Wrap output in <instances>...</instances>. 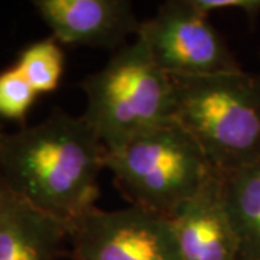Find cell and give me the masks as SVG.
Returning a JSON list of instances; mask_svg holds the SVG:
<instances>
[{
    "mask_svg": "<svg viewBox=\"0 0 260 260\" xmlns=\"http://www.w3.org/2000/svg\"><path fill=\"white\" fill-rule=\"evenodd\" d=\"M106 148L83 116L55 109L0 142V178L10 192L68 224L95 207Z\"/></svg>",
    "mask_w": 260,
    "mask_h": 260,
    "instance_id": "cell-1",
    "label": "cell"
},
{
    "mask_svg": "<svg viewBox=\"0 0 260 260\" xmlns=\"http://www.w3.org/2000/svg\"><path fill=\"white\" fill-rule=\"evenodd\" d=\"M175 120L215 171L229 174L260 159V75H171Z\"/></svg>",
    "mask_w": 260,
    "mask_h": 260,
    "instance_id": "cell-2",
    "label": "cell"
},
{
    "mask_svg": "<svg viewBox=\"0 0 260 260\" xmlns=\"http://www.w3.org/2000/svg\"><path fill=\"white\" fill-rule=\"evenodd\" d=\"M81 88L87 97L83 117L106 150L175 120L172 77L155 62L140 34L88 75Z\"/></svg>",
    "mask_w": 260,
    "mask_h": 260,
    "instance_id": "cell-3",
    "label": "cell"
},
{
    "mask_svg": "<svg viewBox=\"0 0 260 260\" xmlns=\"http://www.w3.org/2000/svg\"><path fill=\"white\" fill-rule=\"evenodd\" d=\"M104 168L130 205L168 217L218 172L177 120L106 150Z\"/></svg>",
    "mask_w": 260,
    "mask_h": 260,
    "instance_id": "cell-4",
    "label": "cell"
},
{
    "mask_svg": "<svg viewBox=\"0 0 260 260\" xmlns=\"http://www.w3.org/2000/svg\"><path fill=\"white\" fill-rule=\"evenodd\" d=\"M73 260H181L168 215L130 205L97 207L68 224Z\"/></svg>",
    "mask_w": 260,
    "mask_h": 260,
    "instance_id": "cell-5",
    "label": "cell"
},
{
    "mask_svg": "<svg viewBox=\"0 0 260 260\" xmlns=\"http://www.w3.org/2000/svg\"><path fill=\"white\" fill-rule=\"evenodd\" d=\"M139 34L155 62L169 75H213L243 70L208 16L191 0H168Z\"/></svg>",
    "mask_w": 260,
    "mask_h": 260,
    "instance_id": "cell-6",
    "label": "cell"
},
{
    "mask_svg": "<svg viewBox=\"0 0 260 260\" xmlns=\"http://www.w3.org/2000/svg\"><path fill=\"white\" fill-rule=\"evenodd\" d=\"M34 6L59 44L119 51L139 34L127 0H37Z\"/></svg>",
    "mask_w": 260,
    "mask_h": 260,
    "instance_id": "cell-7",
    "label": "cell"
},
{
    "mask_svg": "<svg viewBox=\"0 0 260 260\" xmlns=\"http://www.w3.org/2000/svg\"><path fill=\"white\" fill-rule=\"evenodd\" d=\"M169 218L181 260H242L240 242L224 203L220 172Z\"/></svg>",
    "mask_w": 260,
    "mask_h": 260,
    "instance_id": "cell-8",
    "label": "cell"
},
{
    "mask_svg": "<svg viewBox=\"0 0 260 260\" xmlns=\"http://www.w3.org/2000/svg\"><path fill=\"white\" fill-rule=\"evenodd\" d=\"M67 243V224L8 189L0 204V260H58Z\"/></svg>",
    "mask_w": 260,
    "mask_h": 260,
    "instance_id": "cell-9",
    "label": "cell"
},
{
    "mask_svg": "<svg viewBox=\"0 0 260 260\" xmlns=\"http://www.w3.org/2000/svg\"><path fill=\"white\" fill-rule=\"evenodd\" d=\"M223 195L240 242L242 260H260V159L221 174Z\"/></svg>",
    "mask_w": 260,
    "mask_h": 260,
    "instance_id": "cell-10",
    "label": "cell"
},
{
    "mask_svg": "<svg viewBox=\"0 0 260 260\" xmlns=\"http://www.w3.org/2000/svg\"><path fill=\"white\" fill-rule=\"evenodd\" d=\"M64 52L55 38H45L26 47L19 55L16 67L38 94L58 88L64 73Z\"/></svg>",
    "mask_w": 260,
    "mask_h": 260,
    "instance_id": "cell-11",
    "label": "cell"
},
{
    "mask_svg": "<svg viewBox=\"0 0 260 260\" xmlns=\"http://www.w3.org/2000/svg\"><path fill=\"white\" fill-rule=\"evenodd\" d=\"M37 97L16 65L0 73V117L23 121Z\"/></svg>",
    "mask_w": 260,
    "mask_h": 260,
    "instance_id": "cell-12",
    "label": "cell"
},
{
    "mask_svg": "<svg viewBox=\"0 0 260 260\" xmlns=\"http://www.w3.org/2000/svg\"><path fill=\"white\" fill-rule=\"evenodd\" d=\"M198 10L210 16L215 10H240L250 19L260 13V0H191Z\"/></svg>",
    "mask_w": 260,
    "mask_h": 260,
    "instance_id": "cell-13",
    "label": "cell"
},
{
    "mask_svg": "<svg viewBox=\"0 0 260 260\" xmlns=\"http://www.w3.org/2000/svg\"><path fill=\"white\" fill-rule=\"evenodd\" d=\"M8 192V186L5 185V182L2 181V178H0V204H2V201H3V198H5V195Z\"/></svg>",
    "mask_w": 260,
    "mask_h": 260,
    "instance_id": "cell-14",
    "label": "cell"
},
{
    "mask_svg": "<svg viewBox=\"0 0 260 260\" xmlns=\"http://www.w3.org/2000/svg\"><path fill=\"white\" fill-rule=\"evenodd\" d=\"M3 136H5V133H3V130H2V126H0V142L3 139Z\"/></svg>",
    "mask_w": 260,
    "mask_h": 260,
    "instance_id": "cell-15",
    "label": "cell"
}]
</instances>
